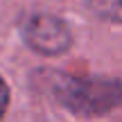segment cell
Segmentation results:
<instances>
[{
	"label": "cell",
	"mask_w": 122,
	"mask_h": 122,
	"mask_svg": "<svg viewBox=\"0 0 122 122\" xmlns=\"http://www.w3.org/2000/svg\"><path fill=\"white\" fill-rule=\"evenodd\" d=\"M59 104L81 118H95L115 111L122 104V81L111 77L63 75L54 84Z\"/></svg>",
	"instance_id": "1"
},
{
	"label": "cell",
	"mask_w": 122,
	"mask_h": 122,
	"mask_svg": "<svg viewBox=\"0 0 122 122\" xmlns=\"http://www.w3.org/2000/svg\"><path fill=\"white\" fill-rule=\"evenodd\" d=\"M7 109H9V86L5 84V79L0 77V122L5 120Z\"/></svg>",
	"instance_id": "4"
},
{
	"label": "cell",
	"mask_w": 122,
	"mask_h": 122,
	"mask_svg": "<svg viewBox=\"0 0 122 122\" xmlns=\"http://www.w3.org/2000/svg\"><path fill=\"white\" fill-rule=\"evenodd\" d=\"M23 39L43 57H59L72 45V34L63 18L52 14H32L23 23Z\"/></svg>",
	"instance_id": "2"
},
{
	"label": "cell",
	"mask_w": 122,
	"mask_h": 122,
	"mask_svg": "<svg viewBox=\"0 0 122 122\" xmlns=\"http://www.w3.org/2000/svg\"><path fill=\"white\" fill-rule=\"evenodd\" d=\"M100 11L111 20L122 23V0H100Z\"/></svg>",
	"instance_id": "3"
}]
</instances>
